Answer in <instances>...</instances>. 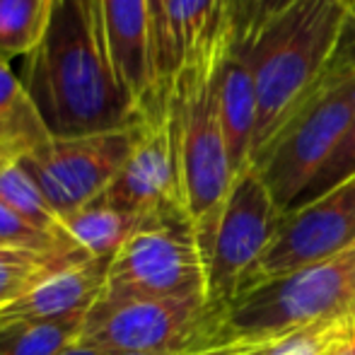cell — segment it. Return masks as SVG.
<instances>
[{
  "mask_svg": "<svg viewBox=\"0 0 355 355\" xmlns=\"http://www.w3.org/2000/svg\"><path fill=\"white\" fill-rule=\"evenodd\" d=\"M22 83L51 138L89 136L143 123L109 44L102 0H49V19L27 56Z\"/></svg>",
  "mask_w": 355,
  "mask_h": 355,
  "instance_id": "obj_1",
  "label": "cell"
},
{
  "mask_svg": "<svg viewBox=\"0 0 355 355\" xmlns=\"http://www.w3.org/2000/svg\"><path fill=\"white\" fill-rule=\"evenodd\" d=\"M348 8L343 0H297L242 49L254 75L259 119L252 159L329 68Z\"/></svg>",
  "mask_w": 355,
  "mask_h": 355,
  "instance_id": "obj_2",
  "label": "cell"
},
{
  "mask_svg": "<svg viewBox=\"0 0 355 355\" xmlns=\"http://www.w3.org/2000/svg\"><path fill=\"white\" fill-rule=\"evenodd\" d=\"M223 56L191 63L177 73L167 107L177 141L187 215L203 261H211L215 232L234 174L218 107V68Z\"/></svg>",
  "mask_w": 355,
  "mask_h": 355,
  "instance_id": "obj_3",
  "label": "cell"
},
{
  "mask_svg": "<svg viewBox=\"0 0 355 355\" xmlns=\"http://www.w3.org/2000/svg\"><path fill=\"white\" fill-rule=\"evenodd\" d=\"M355 319V244L239 293L225 307L227 343H266L322 319Z\"/></svg>",
  "mask_w": 355,
  "mask_h": 355,
  "instance_id": "obj_4",
  "label": "cell"
},
{
  "mask_svg": "<svg viewBox=\"0 0 355 355\" xmlns=\"http://www.w3.org/2000/svg\"><path fill=\"white\" fill-rule=\"evenodd\" d=\"M355 116V73L324 71L252 159L283 215L327 164Z\"/></svg>",
  "mask_w": 355,
  "mask_h": 355,
  "instance_id": "obj_5",
  "label": "cell"
},
{
  "mask_svg": "<svg viewBox=\"0 0 355 355\" xmlns=\"http://www.w3.org/2000/svg\"><path fill=\"white\" fill-rule=\"evenodd\" d=\"M225 307L206 295L169 300H99L87 312L78 343L104 355H167L227 343Z\"/></svg>",
  "mask_w": 355,
  "mask_h": 355,
  "instance_id": "obj_6",
  "label": "cell"
},
{
  "mask_svg": "<svg viewBox=\"0 0 355 355\" xmlns=\"http://www.w3.org/2000/svg\"><path fill=\"white\" fill-rule=\"evenodd\" d=\"M208 297V268L187 218L148 220L109 261L99 300Z\"/></svg>",
  "mask_w": 355,
  "mask_h": 355,
  "instance_id": "obj_7",
  "label": "cell"
},
{
  "mask_svg": "<svg viewBox=\"0 0 355 355\" xmlns=\"http://www.w3.org/2000/svg\"><path fill=\"white\" fill-rule=\"evenodd\" d=\"M145 121L89 136L49 138L22 155L19 162L37 179L63 220L94 203L112 187L141 141Z\"/></svg>",
  "mask_w": 355,
  "mask_h": 355,
  "instance_id": "obj_8",
  "label": "cell"
},
{
  "mask_svg": "<svg viewBox=\"0 0 355 355\" xmlns=\"http://www.w3.org/2000/svg\"><path fill=\"white\" fill-rule=\"evenodd\" d=\"M283 213L254 164L234 177L227 193L213 254L208 261V300L227 307L257 259L276 237Z\"/></svg>",
  "mask_w": 355,
  "mask_h": 355,
  "instance_id": "obj_9",
  "label": "cell"
},
{
  "mask_svg": "<svg viewBox=\"0 0 355 355\" xmlns=\"http://www.w3.org/2000/svg\"><path fill=\"white\" fill-rule=\"evenodd\" d=\"M355 244V177L334 191L285 213L268 249L239 283V293L322 261ZM234 295V297H237Z\"/></svg>",
  "mask_w": 355,
  "mask_h": 355,
  "instance_id": "obj_10",
  "label": "cell"
},
{
  "mask_svg": "<svg viewBox=\"0 0 355 355\" xmlns=\"http://www.w3.org/2000/svg\"><path fill=\"white\" fill-rule=\"evenodd\" d=\"M97 201L138 215L143 223L162 218L189 220L169 107L150 114L133 155Z\"/></svg>",
  "mask_w": 355,
  "mask_h": 355,
  "instance_id": "obj_11",
  "label": "cell"
},
{
  "mask_svg": "<svg viewBox=\"0 0 355 355\" xmlns=\"http://www.w3.org/2000/svg\"><path fill=\"white\" fill-rule=\"evenodd\" d=\"M107 271L109 261L104 259H78L56 268L17 300L0 307V329L87 317L104 293Z\"/></svg>",
  "mask_w": 355,
  "mask_h": 355,
  "instance_id": "obj_12",
  "label": "cell"
},
{
  "mask_svg": "<svg viewBox=\"0 0 355 355\" xmlns=\"http://www.w3.org/2000/svg\"><path fill=\"white\" fill-rule=\"evenodd\" d=\"M112 56L123 87L128 89L145 116L167 107L159 94L153 58L150 0H102Z\"/></svg>",
  "mask_w": 355,
  "mask_h": 355,
  "instance_id": "obj_13",
  "label": "cell"
},
{
  "mask_svg": "<svg viewBox=\"0 0 355 355\" xmlns=\"http://www.w3.org/2000/svg\"><path fill=\"white\" fill-rule=\"evenodd\" d=\"M218 107L227 143L230 167L237 177L252 164L254 133L259 119V97L254 75L242 49L227 46L218 68Z\"/></svg>",
  "mask_w": 355,
  "mask_h": 355,
  "instance_id": "obj_14",
  "label": "cell"
},
{
  "mask_svg": "<svg viewBox=\"0 0 355 355\" xmlns=\"http://www.w3.org/2000/svg\"><path fill=\"white\" fill-rule=\"evenodd\" d=\"M167 39L174 73L223 56L227 49L225 0H169Z\"/></svg>",
  "mask_w": 355,
  "mask_h": 355,
  "instance_id": "obj_15",
  "label": "cell"
},
{
  "mask_svg": "<svg viewBox=\"0 0 355 355\" xmlns=\"http://www.w3.org/2000/svg\"><path fill=\"white\" fill-rule=\"evenodd\" d=\"M141 225L143 220L138 215L94 201L61 220V237L68 247L85 257L112 261Z\"/></svg>",
  "mask_w": 355,
  "mask_h": 355,
  "instance_id": "obj_16",
  "label": "cell"
},
{
  "mask_svg": "<svg viewBox=\"0 0 355 355\" xmlns=\"http://www.w3.org/2000/svg\"><path fill=\"white\" fill-rule=\"evenodd\" d=\"M51 138L32 94L0 58V159H19Z\"/></svg>",
  "mask_w": 355,
  "mask_h": 355,
  "instance_id": "obj_17",
  "label": "cell"
},
{
  "mask_svg": "<svg viewBox=\"0 0 355 355\" xmlns=\"http://www.w3.org/2000/svg\"><path fill=\"white\" fill-rule=\"evenodd\" d=\"M0 201L32 225L56 234L63 242L61 215L49 203L46 193L42 191L37 179L27 172V167L19 159H10L0 167Z\"/></svg>",
  "mask_w": 355,
  "mask_h": 355,
  "instance_id": "obj_18",
  "label": "cell"
},
{
  "mask_svg": "<svg viewBox=\"0 0 355 355\" xmlns=\"http://www.w3.org/2000/svg\"><path fill=\"white\" fill-rule=\"evenodd\" d=\"M85 317L0 329V355H61L78 343Z\"/></svg>",
  "mask_w": 355,
  "mask_h": 355,
  "instance_id": "obj_19",
  "label": "cell"
},
{
  "mask_svg": "<svg viewBox=\"0 0 355 355\" xmlns=\"http://www.w3.org/2000/svg\"><path fill=\"white\" fill-rule=\"evenodd\" d=\"M49 19V0H0V58H27Z\"/></svg>",
  "mask_w": 355,
  "mask_h": 355,
  "instance_id": "obj_20",
  "label": "cell"
},
{
  "mask_svg": "<svg viewBox=\"0 0 355 355\" xmlns=\"http://www.w3.org/2000/svg\"><path fill=\"white\" fill-rule=\"evenodd\" d=\"M78 259H89L83 254H39L19 249H0V307L10 304L34 288L42 278Z\"/></svg>",
  "mask_w": 355,
  "mask_h": 355,
  "instance_id": "obj_21",
  "label": "cell"
},
{
  "mask_svg": "<svg viewBox=\"0 0 355 355\" xmlns=\"http://www.w3.org/2000/svg\"><path fill=\"white\" fill-rule=\"evenodd\" d=\"M355 324L353 317L322 319L309 327L295 329L290 334L266 343H257L249 355H329L334 343Z\"/></svg>",
  "mask_w": 355,
  "mask_h": 355,
  "instance_id": "obj_22",
  "label": "cell"
},
{
  "mask_svg": "<svg viewBox=\"0 0 355 355\" xmlns=\"http://www.w3.org/2000/svg\"><path fill=\"white\" fill-rule=\"evenodd\" d=\"M297 0H225L227 10V46H247L271 19Z\"/></svg>",
  "mask_w": 355,
  "mask_h": 355,
  "instance_id": "obj_23",
  "label": "cell"
},
{
  "mask_svg": "<svg viewBox=\"0 0 355 355\" xmlns=\"http://www.w3.org/2000/svg\"><path fill=\"white\" fill-rule=\"evenodd\" d=\"M0 247L39 254H80L46 230L37 227L0 201Z\"/></svg>",
  "mask_w": 355,
  "mask_h": 355,
  "instance_id": "obj_24",
  "label": "cell"
},
{
  "mask_svg": "<svg viewBox=\"0 0 355 355\" xmlns=\"http://www.w3.org/2000/svg\"><path fill=\"white\" fill-rule=\"evenodd\" d=\"M353 177H355V116H353L351 126H348V131L343 133L341 143H338L336 150L331 153V157H329L327 164L319 169L317 177L309 182V187L304 189L302 196L293 203L290 211L317 201V198H322L324 193L334 191L338 184L348 182V179H353Z\"/></svg>",
  "mask_w": 355,
  "mask_h": 355,
  "instance_id": "obj_25",
  "label": "cell"
},
{
  "mask_svg": "<svg viewBox=\"0 0 355 355\" xmlns=\"http://www.w3.org/2000/svg\"><path fill=\"white\" fill-rule=\"evenodd\" d=\"M329 71L334 73H355V10H348L338 34L336 49L329 61Z\"/></svg>",
  "mask_w": 355,
  "mask_h": 355,
  "instance_id": "obj_26",
  "label": "cell"
},
{
  "mask_svg": "<svg viewBox=\"0 0 355 355\" xmlns=\"http://www.w3.org/2000/svg\"><path fill=\"white\" fill-rule=\"evenodd\" d=\"M329 355H355V324L334 343V348L329 351Z\"/></svg>",
  "mask_w": 355,
  "mask_h": 355,
  "instance_id": "obj_27",
  "label": "cell"
},
{
  "mask_svg": "<svg viewBox=\"0 0 355 355\" xmlns=\"http://www.w3.org/2000/svg\"><path fill=\"white\" fill-rule=\"evenodd\" d=\"M254 346H257V343H254ZM254 346H244V343H227V346H223L218 353H213V355H249Z\"/></svg>",
  "mask_w": 355,
  "mask_h": 355,
  "instance_id": "obj_28",
  "label": "cell"
},
{
  "mask_svg": "<svg viewBox=\"0 0 355 355\" xmlns=\"http://www.w3.org/2000/svg\"><path fill=\"white\" fill-rule=\"evenodd\" d=\"M223 346H227V343H220V346H203V348H191V351H179V353H167V355H213V353H218Z\"/></svg>",
  "mask_w": 355,
  "mask_h": 355,
  "instance_id": "obj_29",
  "label": "cell"
},
{
  "mask_svg": "<svg viewBox=\"0 0 355 355\" xmlns=\"http://www.w3.org/2000/svg\"><path fill=\"white\" fill-rule=\"evenodd\" d=\"M61 355H104V353L94 351V348H87V346H83V343H75V346L66 348V351H63Z\"/></svg>",
  "mask_w": 355,
  "mask_h": 355,
  "instance_id": "obj_30",
  "label": "cell"
},
{
  "mask_svg": "<svg viewBox=\"0 0 355 355\" xmlns=\"http://www.w3.org/2000/svg\"><path fill=\"white\" fill-rule=\"evenodd\" d=\"M343 5H346L348 10H355V0H343Z\"/></svg>",
  "mask_w": 355,
  "mask_h": 355,
  "instance_id": "obj_31",
  "label": "cell"
},
{
  "mask_svg": "<svg viewBox=\"0 0 355 355\" xmlns=\"http://www.w3.org/2000/svg\"><path fill=\"white\" fill-rule=\"evenodd\" d=\"M3 164H5V159H0V167H3Z\"/></svg>",
  "mask_w": 355,
  "mask_h": 355,
  "instance_id": "obj_32",
  "label": "cell"
},
{
  "mask_svg": "<svg viewBox=\"0 0 355 355\" xmlns=\"http://www.w3.org/2000/svg\"><path fill=\"white\" fill-rule=\"evenodd\" d=\"M0 249H3V247H0Z\"/></svg>",
  "mask_w": 355,
  "mask_h": 355,
  "instance_id": "obj_33",
  "label": "cell"
}]
</instances>
